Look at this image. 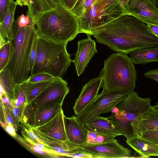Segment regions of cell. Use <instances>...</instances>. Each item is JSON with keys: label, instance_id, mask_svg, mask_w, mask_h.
Listing matches in <instances>:
<instances>
[{"label": "cell", "instance_id": "obj_1", "mask_svg": "<svg viewBox=\"0 0 158 158\" xmlns=\"http://www.w3.org/2000/svg\"><path fill=\"white\" fill-rule=\"evenodd\" d=\"M97 42L117 52L158 46V37L145 23L129 14L123 15L95 30Z\"/></svg>", "mask_w": 158, "mask_h": 158}, {"label": "cell", "instance_id": "obj_2", "mask_svg": "<svg viewBox=\"0 0 158 158\" xmlns=\"http://www.w3.org/2000/svg\"><path fill=\"white\" fill-rule=\"evenodd\" d=\"M134 64L126 53L118 52L104 60L99 76L102 78L103 89L110 93L128 95L135 87L137 73Z\"/></svg>", "mask_w": 158, "mask_h": 158}, {"label": "cell", "instance_id": "obj_3", "mask_svg": "<svg viewBox=\"0 0 158 158\" xmlns=\"http://www.w3.org/2000/svg\"><path fill=\"white\" fill-rule=\"evenodd\" d=\"M39 36L68 43L79 33L77 17L60 3L56 9L43 15L35 24Z\"/></svg>", "mask_w": 158, "mask_h": 158}, {"label": "cell", "instance_id": "obj_4", "mask_svg": "<svg viewBox=\"0 0 158 158\" xmlns=\"http://www.w3.org/2000/svg\"><path fill=\"white\" fill-rule=\"evenodd\" d=\"M67 43L38 35L36 57L30 76L45 73L54 77L62 78L72 62L71 55L67 50Z\"/></svg>", "mask_w": 158, "mask_h": 158}, {"label": "cell", "instance_id": "obj_5", "mask_svg": "<svg viewBox=\"0 0 158 158\" xmlns=\"http://www.w3.org/2000/svg\"><path fill=\"white\" fill-rule=\"evenodd\" d=\"M38 36L33 23L18 29L15 33L12 41L13 56L5 68L9 70L15 85L27 81L30 77V55L34 41Z\"/></svg>", "mask_w": 158, "mask_h": 158}, {"label": "cell", "instance_id": "obj_6", "mask_svg": "<svg viewBox=\"0 0 158 158\" xmlns=\"http://www.w3.org/2000/svg\"><path fill=\"white\" fill-rule=\"evenodd\" d=\"M126 1L95 0L81 16L77 17L79 33L92 35L97 28L123 15L127 14L125 6Z\"/></svg>", "mask_w": 158, "mask_h": 158}, {"label": "cell", "instance_id": "obj_7", "mask_svg": "<svg viewBox=\"0 0 158 158\" xmlns=\"http://www.w3.org/2000/svg\"><path fill=\"white\" fill-rule=\"evenodd\" d=\"M151 99L143 98L133 92L111 110L107 118L119 130L127 139L134 136L131 124L151 106Z\"/></svg>", "mask_w": 158, "mask_h": 158}, {"label": "cell", "instance_id": "obj_8", "mask_svg": "<svg viewBox=\"0 0 158 158\" xmlns=\"http://www.w3.org/2000/svg\"><path fill=\"white\" fill-rule=\"evenodd\" d=\"M127 95L121 92L110 93L103 89L90 105L76 117L80 123L85 125L100 114L110 112Z\"/></svg>", "mask_w": 158, "mask_h": 158}, {"label": "cell", "instance_id": "obj_9", "mask_svg": "<svg viewBox=\"0 0 158 158\" xmlns=\"http://www.w3.org/2000/svg\"><path fill=\"white\" fill-rule=\"evenodd\" d=\"M69 89L67 82L62 78L54 77V80L45 88L31 104L35 108L54 104H62Z\"/></svg>", "mask_w": 158, "mask_h": 158}, {"label": "cell", "instance_id": "obj_10", "mask_svg": "<svg viewBox=\"0 0 158 158\" xmlns=\"http://www.w3.org/2000/svg\"><path fill=\"white\" fill-rule=\"evenodd\" d=\"M76 150L81 151L92 156L93 158H121L129 157L131 151L120 144L114 139L102 144H84L78 145Z\"/></svg>", "mask_w": 158, "mask_h": 158}, {"label": "cell", "instance_id": "obj_11", "mask_svg": "<svg viewBox=\"0 0 158 158\" xmlns=\"http://www.w3.org/2000/svg\"><path fill=\"white\" fill-rule=\"evenodd\" d=\"M125 6L127 14L146 24H158V10L150 0H126Z\"/></svg>", "mask_w": 158, "mask_h": 158}, {"label": "cell", "instance_id": "obj_12", "mask_svg": "<svg viewBox=\"0 0 158 158\" xmlns=\"http://www.w3.org/2000/svg\"><path fill=\"white\" fill-rule=\"evenodd\" d=\"M102 85V78L100 76L92 79L83 86L73 108L75 115L81 113L96 99Z\"/></svg>", "mask_w": 158, "mask_h": 158}, {"label": "cell", "instance_id": "obj_13", "mask_svg": "<svg viewBox=\"0 0 158 158\" xmlns=\"http://www.w3.org/2000/svg\"><path fill=\"white\" fill-rule=\"evenodd\" d=\"M78 42V48L75 54V57L72 60L76 68L77 74L79 76L85 71L91 59L97 52L96 43L90 35Z\"/></svg>", "mask_w": 158, "mask_h": 158}, {"label": "cell", "instance_id": "obj_14", "mask_svg": "<svg viewBox=\"0 0 158 158\" xmlns=\"http://www.w3.org/2000/svg\"><path fill=\"white\" fill-rule=\"evenodd\" d=\"M133 135L139 137L143 133L158 130V109L151 106L131 124Z\"/></svg>", "mask_w": 158, "mask_h": 158}, {"label": "cell", "instance_id": "obj_15", "mask_svg": "<svg viewBox=\"0 0 158 158\" xmlns=\"http://www.w3.org/2000/svg\"><path fill=\"white\" fill-rule=\"evenodd\" d=\"M62 109L54 117L44 124L33 127L49 137L63 141H69L66 133Z\"/></svg>", "mask_w": 158, "mask_h": 158}, {"label": "cell", "instance_id": "obj_16", "mask_svg": "<svg viewBox=\"0 0 158 158\" xmlns=\"http://www.w3.org/2000/svg\"><path fill=\"white\" fill-rule=\"evenodd\" d=\"M65 129L68 140L77 145L85 144L88 130L78 121L76 116H64Z\"/></svg>", "mask_w": 158, "mask_h": 158}, {"label": "cell", "instance_id": "obj_17", "mask_svg": "<svg viewBox=\"0 0 158 158\" xmlns=\"http://www.w3.org/2000/svg\"><path fill=\"white\" fill-rule=\"evenodd\" d=\"M59 3L56 0H30L27 15L35 25L43 15L56 9Z\"/></svg>", "mask_w": 158, "mask_h": 158}, {"label": "cell", "instance_id": "obj_18", "mask_svg": "<svg viewBox=\"0 0 158 158\" xmlns=\"http://www.w3.org/2000/svg\"><path fill=\"white\" fill-rule=\"evenodd\" d=\"M89 131L112 135L116 137L122 135L119 130L107 118L100 115L93 118L84 125Z\"/></svg>", "mask_w": 158, "mask_h": 158}, {"label": "cell", "instance_id": "obj_19", "mask_svg": "<svg viewBox=\"0 0 158 158\" xmlns=\"http://www.w3.org/2000/svg\"><path fill=\"white\" fill-rule=\"evenodd\" d=\"M33 128L44 144L48 147L57 152L62 157H66L67 154L76 151V147L77 145L69 141H63L49 137Z\"/></svg>", "mask_w": 158, "mask_h": 158}, {"label": "cell", "instance_id": "obj_20", "mask_svg": "<svg viewBox=\"0 0 158 158\" xmlns=\"http://www.w3.org/2000/svg\"><path fill=\"white\" fill-rule=\"evenodd\" d=\"M127 144L140 156H158V144L141 137L135 136L127 139Z\"/></svg>", "mask_w": 158, "mask_h": 158}, {"label": "cell", "instance_id": "obj_21", "mask_svg": "<svg viewBox=\"0 0 158 158\" xmlns=\"http://www.w3.org/2000/svg\"><path fill=\"white\" fill-rule=\"evenodd\" d=\"M134 64H145L158 61V46L143 48L128 53Z\"/></svg>", "mask_w": 158, "mask_h": 158}, {"label": "cell", "instance_id": "obj_22", "mask_svg": "<svg viewBox=\"0 0 158 158\" xmlns=\"http://www.w3.org/2000/svg\"><path fill=\"white\" fill-rule=\"evenodd\" d=\"M17 5L16 2L11 0L3 21L0 23V37L6 39L8 41H12L15 38L13 27Z\"/></svg>", "mask_w": 158, "mask_h": 158}, {"label": "cell", "instance_id": "obj_23", "mask_svg": "<svg viewBox=\"0 0 158 158\" xmlns=\"http://www.w3.org/2000/svg\"><path fill=\"white\" fill-rule=\"evenodd\" d=\"M62 104L35 108V127L41 126L54 117L62 109Z\"/></svg>", "mask_w": 158, "mask_h": 158}, {"label": "cell", "instance_id": "obj_24", "mask_svg": "<svg viewBox=\"0 0 158 158\" xmlns=\"http://www.w3.org/2000/svg\"><path fill=\"white\" fill-rule=\"evenodd\" d=\"M25 140L23 142V144L27 148L33 152L42 155L44 152L50 154L53 158L61 157L60 155L56 151L51 149L46 146L39 142L34 141L27 138L23 136Z\"/></svg>", "mask_w": 158, "mask_h": 158}, {"label": "cell", "instance_id": "obj_25", "mask_svg": "<svg viewBox=\"0 0 158 158\" xmlns=\"http://www.w3.org/2000/svg\"><path fill=\"white\" fill-rule=\"evenodd\" d=\"M54 79L35 83L29 82L27 81L26 94L28 103H31L45 88L53 81Z\"/></svg>", "mask_w": 158, "mask_h": 158}, {"label": "cell", "instance_id": "obj_26", "mask_svg": "<svg viewBox=\"0 0 158 158\" xmlns=\"http://www.w3.org/2000/svg\"><path fill=\"white\" fill-rule=\"evenodd\" d=\"M27 83L26 81L15 85L13 97L11 100L13 106L19 107L28 103L26 94Z\"/></svg>", "mask_w": 158, "mask_h": 158}, {"label": "cell", "instance_id": "obj_27", "mask_svg": "<svg viewBox=\"0 0 158 158\" xmlns=\"http://www.w3.org/2000/svg\"><path fill=\"white\" fill-rule=\"evenodd\" d=\"M0 85L11 101L13 96L15 85L7 69L5 68L0 72Z\"/></svg>", "mask_w": 158, "mask_h": 158}, {"label": "cell", "instance_id": "obj_28", "mask_svg": "<svg viewBox=\"0 0 158 158\" xmlns=\"http://www.w3.org/2000/svg\"><path fill=\"white\" fill-rule=\"evenodd\" d=\"M14 52L12 41H8L0 48V72L10 62Z\"/></svg>", "mask_w": 158, "mask_h": 158}, {"label": "cell", "instance_id": "obj_29", "mask_svg": "<svg viewBox=\"0 0 158 158\" xmlns=\"http://www.w3.org/2000/svg\"><path fill=\"white\" fill-rule=\"evenodd\" d=\"M115 136L104 134L88 130L87 140L85 143L99 144L106 143L113 140Z\"/></svg>", "mask_w": 158, "mask_h": 158}, {"label": "cell", "instance_id": "obj_30", "mask_svg": "<svg viewBox=\"0 0 158 158\" xmlns=\"http://www.w3.org/2000/svg\"><path fill=\"white\" fill-rule=\"evenodd\" d=\"M35 108L31 103L27 104L23 111L21 124L23 123L35 127Z\"/></svg>", "mask_w": 158, "mask_h": 158}, {"label": "cell", "instance_id": "obj_31", "mask_svg": "<svg viewBox=\"0 0 158 158\" xmlns=\"http://www.w3.org/2000/svg\"><path fill=\"white\" fill-rule=\"evenodd\" d=\"M54 78V77L48 73H40L30 76L27 81L29 82L35 83L51 80Z\"/></svg>", "mask_w": 158, "mask_h": 158}, {"label": "cell", "instance_id": "obj_32", "mask_svg": "<svg viewBox=\"0 0 158 158\" xmlns=\"http://www.w3.org/2000/svg\"><path fill=\"white\" fill-rule=\"evenodd\" d=\"M14 23L17 30L33 23L28 15L25 16L23 14H22L15 20Z\"/></svg>", "mask_w": 158, "mask_h": 158}, {"label": "cell", "instance_id": "obj_33", "mask_svg": "<svg viewBox=\"0 0 158 158\" xmlns=\"http://www.w3.org/2000/svg\"><path fill=\"white\" fill-rule=\"evenodd\" d=\"M26 105L19 107L13 106L12 113L19 128L21 124L23 111Z\"/></svg>", "mask_w": 158, "mask_h": 158}, {"label": "cell", "instance_id": "obj_34", "mask_svg": "<svg viewBox=\"0 0 158 158\" xmlns=\"http://www.w3.org/2000/svg\"><path fill=\"white\" fill-rule=\"evenodd\" d=\"M139 137L158 144V130H153L144 132Z\"/></svg>", "mask_w": 158, "mask_h": 158}, {"label": "cell", "instance_id": "obj_35", "mask_svg": "<svg viewBox=\"0 0 158 158\" xmlns=\"http://www.w3.org/2000/svg\"><path fill=\"white\" fill-rule=\"evenodd\" d=\"M86 0H78L71 10V11L77 17L81 16L84 12Z\"/></svg>", "mask_w": 158, "mask_h": 158}, {"label": "cell", "instance_id": "obj_36", "mask_svg": "<svg viewBox=\"0 0 158 158\" xmlns=\"http://www.w3.org/2000/svg\"><path fill=\"white\" fill-rule=\"evenodd\" d=\"M12 0H0V23L3 21Z\"/></svg>", "mask_w": 158, "mask_h": 158}, {"label": "cell", "instance_id": "obj_37", "mask_svg": "<svg viewBox=\"0 0 158 158\" xmlns=\"http://www.w3.org/2000/svg\"><path fill=\"white\" fill-rule=\"evenodd\" d=\"M6 119L7 124L11 125L17 131L19 128L18 127L13 116L11 110L4 105Z\"/></svg>", "mask_w": 158, "mask_h": 158}, {"label": "cell", "instance_id": "obj_38", "mask_svg": "<svg viewBox=\"0 0 158 158\" xmlns=\"http://www.w3.org/2000/svg\"><path fill=\"white\" fill-rule=\"evenodd\" d=\"M38 37L35 39L33 45L32 51L30 57V73L31 72L33 69L34 63L36 57L37 48V41Z\"/></svg>", "mask_w": 158, "mask_h": 158}, {"label": "cell", "instance_id": "obj_39", "mask_svg": "<svg viewBox=\"0 0 158 158\" xmlns=\"http://www.w3.org/2000/svg\"><path fill=\"white\" fill-rule=\"evenodd\" d=\"M0 122L1 127L4 129L7 125L6 119V115L4 108V104L3 102L0 101Z\"/></svg>", "mask_w": 158, "mask_h": 158}, {"label": "cell", "instance_id": "obj_40", "mask_svg": "<svg viewBox=\"0 0 158 158\" xmlns=\"http://www.w3.org/2000/svg\"><path fill=\"white\" fill-rule=\"evenodd\" d=\"M66 157H70L75 158H93L91 155L83 152L76 150V151L72 153L67 154Z\"/></svg>", "mask_w": 158, "mask_h": 158}, {"label": "cell", "instance_id": "obj_41", "mask_svg": "<svg viewBox=\"0 0 158 158\" xmlns=\"http://www.w3.org/2000/svg\"><path fill=\"white\" fill-rule=\"evenodd\" d=\"M144 76L145 77L151 78L158 82V68L147 71Z\"/></svg>", "mask_w": 158, "mask_h": 158}, {"label": "cell", "instance_id": "obj_42", "mask_svg": "<svg viewBox=\"0 0 158 158\" xmlns=\"http://www.w3.org/2000/svg\"><path fill=\"white\" fill-rule=\"evenodd\" d=\"M78 0H59L60 3L69 10H71Z\"/></svg>", "mask_w": 158, "mask_h": 158}, {"label": "cell", "instance_id": "obj_43", "mask_svg": "<svg viewBox=\"0 0 158 158\" xmlns=\"http://www.w3.org/2000/svg\"><path fill=\"white\" fill-rule=\"evenodd\" d=\"M0 99L3 103L4 105L12 110L13 105L10 100L5 92L0 96Z\"/></svg>", "mask_w": 158, "mask_h": 158}, {"label": "cell", "instance_id": "obj_44", "mask_svg": "<svg viewBox=\"0 0 158 158\" xmlns=\"http://www.w3.org/2000/svg\"><path fill=\"white\" fill-rule=\"evenodd\" d=\"M4 129L10 135L13 137L16 138L17 136L16 131L11 125L7 124Z\"/></svg>", "mask_w": 158, "mask_h": 158}, {"label": "cell", "instance_id": "obj_45", "mask_svg": "<svg viewBox=\"0 0 158 158\" xmlns=\"http://www.w3.org/2000/svg\"><path fill=\"white\" fill-rule=\"evenodd\" d=\"M147 25L153 33L158 37V24L149 23Z\"/></svg>", "mask_w": 158, "mask_h": 158}, {"label": "cell", "instance_id": "obj_46", "mask_svg": "<svg viewBox=\"0 0 158 158\" xmlns=\"http://www.w3.org/2000/svg\"><path fill=\"white\" fill-rule=\"evenodd\" d=\"M30 0H16L17 5L23 6H28Z\"/></svg>", "mask_w": 158, "mask_h": 158}, {"label": "cell", "instance_id": "obj_47", "mask_svg": "<svg viewBox=\"0 0 158 158\" xmlns=\"http://www.w3.org/2000/svg\"><path fill=\"white\" fill-rule=\"evenodd\" d=\"M20 142L23 144V142L25 140L23 138H22L20 137L17 136L16 138ZM42 156L44 157H52V156L49 153L44 152V153L43 155H41Z\"/></svg>", "mask_w": 158, "mask_h": 158}, {"label": "cell", "instance_id": "obj_48", "mask_svg": "<svg viewBox=\"0 0 158 158\" xmlns=\"http://www.w3.org/2000/svg\"><path fill=\"white\" fill-rule=\"evenodd\" d=\"M95 0H86L85 5L84 12L93 3ZM84 13V12H83Z\"/></svg>", "mask_w": 158, "mask_h": 158}, {"label": "cell", "instance_id": "obj_49", "mask_svg": "<svg viewBox=\"0 0 158 158\" xmlns=\"http://www.w3.org/2000/svg\"><path fill=\"white\" fill-rule=\"evenodd\" d=\"M0 48L2 47L7 42L6 39L0 37Z\"/></svg>", "mask_w": 158, "mask_h": 158}, {"label": "cell", "instance_id": "obj_50", "mask_svg": "<svg viewBox=\"0 0 158 158\" xmlns=\"http://www.w3.org/2000/svg\"><path fill=\"white\" fill-rule=\"evenodd\" d=\"M158 10V0H150Z\"/></svg>", "mask_w": 158, "mask_h": 158}, {"label": "cell", "instance_id": "obj_51", "mask_svg": "<svg viewBox=\"0 0 158 158\" xmlns=\"http://www.w3.org/2000/svg\"><path fill=\"white\" fill-rule=\"evenodd\" d=\"M154 107L156 108H158V102L156 103L155 105L153 106Z\"/></svg>", "mask_w": 158, "mask_h": 158}, {"label": "cell", "instance_id": "obj_52", "mask_svg": "<svg viewBox=\"0 0 158 158\" xmlns=\"http://www.w3.org/2000/svg\"><path fill=\"white\" fill-rule=\"evenodd\" d=\"M117 0H110V1L111 2L117 1Z\"/></svg>", "mask_w": 158, "mask_h": 158}, {"label": "cell", "instance_id": "obj_53", "mask_svg": "<svg viewBox=\"0 0 158 158\" xmlns=\"http://www.w3.org/2000/svg\"><path fill=\"white\" fill-rule=\"evenodd\" d=\"M59 3V0H56Z\"/></svg>", "mask_w": 158, "mask_h": 158}]
</instances>
